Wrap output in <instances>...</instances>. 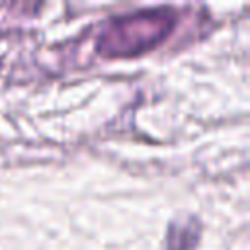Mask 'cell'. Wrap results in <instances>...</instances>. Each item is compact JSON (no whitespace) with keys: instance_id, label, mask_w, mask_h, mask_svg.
<instances>
[{"instance_id":"obj_1","label":"cell","mask_w":250,"mask_h":250,"mask_svg":"<svg viewBox=\"0 0 250 250\" xmlns=\"http://www.w3.org/2000/svg\"><path fill=\"white\" fill-rule=\"evenodd\" d=\"M133 16L135 18L111 21L107 31L100 39V51L104 55H135L145 49H150V45L160 43L168 35L174 23V14L160 10H150Z\"/></svg>"}]
</instances>
